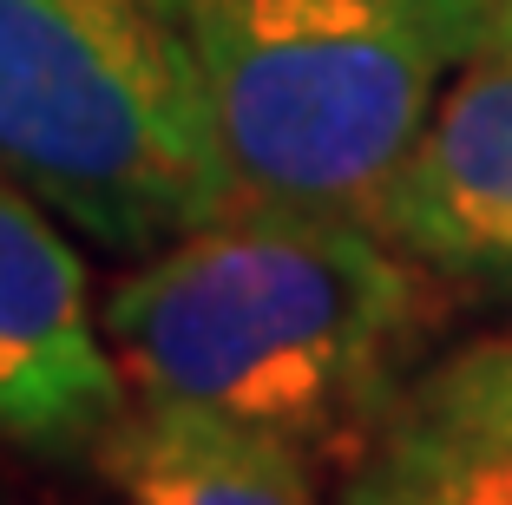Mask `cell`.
Instances as JSON below:
<instances>
[{"mask_svg":"<svg viewBox=\"0 0 512 505\" xmlns=\"http://www.w3.org/2000/svg\"><path fill=\"white\" fill-rule=\"evenodd\" d=\"M0 178L119 256L237 210L178 0H0Z\"/></svg>","mask_w":512,"mask_h":505,"instance_id":"cell-2","label":"cell"},{"mask_svg":"<svg viewBox=\"0 0 512 505\" xmlns=\"http://www.w3.org/2000/svg\"><path fill=\"white\" fill-rule=\"evenodd\" d=\"M132 407L66 223L0 178V453L99 466Z\"/></svg>","mask_w":512,"mask_h":505,"instance_id":"cell-4","label":"cell"},{"mask_svg":"<svg viewBox=\"0 0 512 505\" xmlns=\"http://www.w3.org/2000/svg\"><path fill=\"white\" fill-rule=\"evenodd\" d=\"M375 223L440 283L512 296V0L447 79Z\"/></svg>","mask_w":512,"mask_h":505,"instance_id":"cell-5","label":"cell"},{"mask_svg":"<svg viewBox=\"0 0 512 505\" xmlns=\"http://www.w3.org/2000/svg\"><path fill=\"white\" fill-rule=\"evenodd\" d=\"M243 204L375 217L506 0H178Z\"/></svg>","mask_w":512,"mask_h":505,"instance_id":"cell-3","label":"cell"},{"mask_svg":"<svg viewBox=\"0 0 512 505\" xmlns=\"http://www.w3.org/2000/svg\"><path fill=\"white\" fill-rule=\"evenodd\" d=\"M342 505H512V335L401 381L355 446Z\"/></svg>","mask_w":512,"mask_h":505,"instance_id":"cell-6","label":"cell"},{"mask_svg":"<svg viewBox=\"0 0 512 505\" xmlns=\"http://www.w3.org/2000/svg\"><path fill=\"white\" fill-rule=\"evenodd\" d=\"M132 505H316V453L184 401H132L99 446Z\"/></svg>","mask_w":512,"mask_h":505,"instance_id":"cell-7","label":"cell"},{"mask_svg":"<svg viewBox=\"0 0 512 505\" xmlns=\"http://www.w3.org/2000/svg\"><path fill=\"white\" fill-rule=\"evenodd\" d=\"M434 269L355 210L237 204L151 250L106 289V328L132 401H184L355 453L401 394Z\"/></svg>","mask_w":512,"mask_h":505,"instance_id":"cell-1","label":"cell"}]
</instances>
